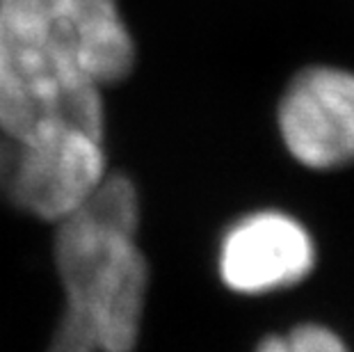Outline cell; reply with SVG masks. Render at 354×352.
Masks as SVG:
<instances>
[{
    "label": "cell",
    "instance_id": "1",
    "mask_svg": "<svg viewBox=\"0 0 354 352\" xmlns=\"http://www.w3.org/2000/svg\"><path fill=\"white\" fill-rule=\"evenodd\" d=\"M140 190L108 172L69 217L55 224L53 259L66 309L85 320L99 352H135L145 318L149 263L138 245Z\"/></svg>",
    "mask_w": 354,
    "mask_h": 352
},
{
    "label": "cell",
    "instance_id": "2",
    "mask_svg": "<svg viewBox=\"0 0 354 352\" xmlns=\"http://www.w3.org/2000/svg\"><path fill=\"white\" fill-rule=\"evenodd\" d=\"M103 92L35 0H0V136L105 138Z\"/></svg>",
    "mask_w": 354,
    "mask_h": 352
},
{
    "label": "cell",
    "instance_id": "3",
    "mask_svg": "<svg viewBox=\"0 0 354 352\" xmlns=\"http://www.w3.org/2000/svg\"><path fill=\"white\" fill-rule=\"evenodd\" d=\"M108 174L105 138L59 131L17 140L0 136V199L57 224L69 217Z\"/></svg>",
    "mask_w": 354,
    "mask_h": 352
},
{
    "label": "cell",
    "instance_id": "4",
    "mask_svg": "<svg viewBox=\"0 0 354 352\" xmlns=\"http://www.w3.org/2000/svg\"><path fill=\"white\" fill-rule=\"evenodd\" d=\"M277 126L288 154L308 169L354 163V73L311 66L288 82Z\"/></svg>",
    "mask_w": 354,
    "mask_h": 352
},
{
    "label": "cell",
    "instance_id": "5",
    "mask_svg": "<svg viewBox=\"0 0 354 352\" xmlns=\"http://www.w3.org/2000/svg\"><path fill=\"white\" fill-rule=\"evenodd\" d=\"M315 266V245L302 222L281 211H254L224 231L217 250L222 284L238 295L297 286Z\"/></svg>",
    "mask_w": 354,
    "mask_h": 352
},
{
    "label": "cell",
    "instance_id": "6",
    "mask_svg": "<svg viewBox=\"0 0 354 352\" xmlns=\"http://www.w3.org/2000/svg\"><path fill=\"white\" fill-rule=\"evenodd\" d=\"M101 89L122 85L138 64V46L119 0H35Z\"/></svg>",
    "mask_w": 354,
    "mask_h": 352
},
{
    "label": "cell",
    "instance_id": "7",
    "mask_svg": "<svg viewBox=\"0 0 354 352\" xmlns=\"http://www.w3.org/2000/svg\"><path fill=\"white\" fill-rule=\"evenodd\" d=\"M254 352H348V348L331 329L304 323L286 334L266 336Z\"/></svg>",
    "mask_w": 354,
    "mask_h": 352
},
{
    "label": "cell",
    "instance_id": "8",
    "mask_svg": "<svg viewBox=\"0 0 354 352\" xmlns=\"http://www.w3.org/2000/svg\"><path fill=\"white\" fill-rule=\"evenodd\" d=\"M48 352H99V348L85 320L64 306L62 318L53 332Z\"/></svg>",
    "mask_w": 354,
    "mask_h": 352
}]
</instances>
